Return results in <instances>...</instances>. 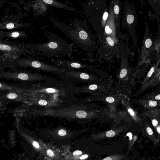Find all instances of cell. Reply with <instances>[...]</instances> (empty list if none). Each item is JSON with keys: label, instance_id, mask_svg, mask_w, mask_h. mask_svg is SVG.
<instances>
[{"label": "cell", "instance_id": "9c48e42d", "mask_svg": "<svg viewBox=\"0 0 160 160\" xmlns=\"http://www.w3.org/2000/svg\"><path fill=\"white\" fill-rule=\"evenodd\" d=\"M51 62L54 65L56 66L73 70L87 69L95 72L101 75L100 72L93 66L85 64L80 62L72 60H62L60 59L53 60H52Z\"/></svg>", "mask_w": 160, "mask_h": 160}, {"label": "cell", "instance_id": "7c38bea8", "mask_svg": "<svg viewBox=\"0 0 160 160\" xmlns=\"http://www.w3.org/2000/svg\"><path fill=\"white\" fill-rule=\"evenodd\" d=\"M38 1L40 2L41 3L45 4V5H48L51 6L77 12L83 14L84 15V12L75 9L74 8L69 7L67 5L60 3L57 1L54 0H41Z\"/></svg>", "mask_w": 160, "mask_h": 160}, {"label": "cell", "instance_id": "8fae6325", "mask_svg": "<svg viewBox=\"0 0 160 160\" xmlns=\"http://www.w3.org/2000/svg\"><path fill=\"white\" fill-rule=\"evenodd\" d=\"M109 15L105 28L104 37H110L117 44L115 22L112 3H110L109 6Z\"/></svg>", "mask_w": 160, "mask_h": 160}, {"label": "cell", "instance_id": "484cf974", "mask_svg": "<svg viewBox=\"0 0 160 160\" xmlns=\"http://www.w3.org/2000/svg\"><path fill=\"white\" fill-rule=\"evenodd\" d=\"M18 95L17 94L15 93H10L7 95V98L10 100H14L17 98Z\"/></svg>", "mask_w": 160, "mask_h": 160}, {"label": "cell", "instance_id": "e575fe53", "mask_svg": "<svg viewBox=\"0 0 160 160\" xmlns=\"http://www.w3.org/2000/svg\"><path fill=\"white\" fill-rule=\"evenodd\" d=\"M20 34L18 32H13L12 33V34L11 35L14 38H17L19 36Z\"/></svg>", "mask_w": 160, "mask_h": 160}, {"label": "cell", "instance_id": "3957f363", "mask_svg": "<svg viewBox=\"0 0 160 160\" xmlns=\"http://www.w3.org/2000/svg\"><path fill=\"white\" fill-rule=\"evenodd\" d=\"M48 18L54 25L68 36L75 44L90 52L95 50V37L89 30L86 20L75 19L71 26L59 21L52 16Z\"/></svg>", "mask_w": 160, "mask_h": 160}, {"label": "cell", "instance_id": "7a4b0ae2", "mask_svg": "<svg viewBox=\"0 0 160 160\" xmlns=\"http://www.w3.org/2000/svg\"><path fill=\"white\" fill-rule=\"evenodd\" d=\"M31 114L36 117H50L76 121L80 123L89 122L97 118L99 114L93 104L82 103L77 100L66 104L50 108L35 109Z\"/></svg>", "mask_w": 160, "mask_h": 160}, {"label": "cell", "instance_id": "d4e9b609", "mask_svg": "<svg viewBox=\"0 0 160 160\" xmlns=\"http://www.w3.org/2000/svg\"><path fill=\"white\" fill-rule=\"evenodd\" d=\"M138 138L137 136L135 135L133 137V138L132 139V140L130 142V144L129 145V148L128 150L127 153V155L126 157V160H127V157L130 151V150H131V148L132 147L133 145H134V144L136 140Z\"/></svg>", "mask_w": 160, "mask_h": 160}, {"label": "cell", "instance_id": "836d02e7", "mask_svg": "<svg viewBox=\"0 0 160 160\" xmlns=\"http://www.w3.org/2000/svg\"><path fill=\"white\" fill-rule=\"evenodd\" d=\"M155 130L156 131L158 135L159 140L160 138V125H159L158 126H157L156 127V128Z\"/></svg>", "mask_w": 160, "mask_h": 160}, {"label": "cell", "instance_id": "74e56055", "mask_svg": "<svg viewBox=\"0 0 160 160\" xmlns=\"http://www.w3.org/2000/svg\"></svg>", "mask_w": 160, "mask_h": 160}, {"label": "cell", "instance_id": "d590c367", "mask_svg": "<svg viewBox=\"0 0 160 160\" xmlns=\"http://www.w3.org/2000/svg\"><path fill=\"white\" fill-rule=\"evenodd\" d=\"M127 136H128L130 137V142L132 140V139H133V135L130 132H129L127 134Z\"/></svg>", "mask_w": 160, "mask_h": 160}, {"label": "cell", "instance_id": "603a6c76", "mask_svg": "<svg viewBox=\"0 0 160 160\" xmlns=\"http://www.w3.org/2000/svg\"><path fill=\"white\" fill-rule=\"evenodd\" d=\"M125 157L124 155H114L100 160H121L124 158Z\"/></svg>", "mask_w": 160, "mask_h": 160}, {"label": "cell", "instance_id": "8992f818", "mask_svg": "<svg viewBox=\"0 0 160 160\" xmlns=\"http://www.w3.org/2000/svg\"><path fill=\"white\" fill-rule=\"evenodd\" d=\"M59 76L63 80L76 83L87 84L99 83L103 82L102 79L96 75L75 70L64 69Z\"/></svg>", "mask_w": 160, "mask_h": 160}, {"label": "cell", "instance_id": "cb8c5ba5", "mask_svg": "<svg viewBox=\"0 0 160 160\" xmlns=\"http://www.w3.org/2000/svg\"><path fill=\"white\" fill-rule=\"evenodd\" d=\"M0 90H15V91L19 90L17 88L5 84L0 83Z\"/></svg>", "mask_w": 160, "mask_h": 160}, {"label": "cell", "instance_id": "1f68e13d", "mask_svg": "<svg viewBox=\"0 0 160 160\" xmlns=\"http://www.w3.org/2000/svg\"><path fill=\"white\" fill-rule=\"evenodd\" d=\"M47 154L51 158L53 157L54 156V153L51 150H49L47 151Z\"/></svg>", "mask_w": 160, "mask_h": 160}, {"label": "cell", "instance_id": "d6986e66", "mask_svg": "<svg viewBox=\"0 0 160 160\" xmlns=\"http://www.w3.org/2000/svg\"><path fill=\"white\" fill-rule=\"evenodd\" d=\"M122 104L124 106L128 113L132 118L134 120L139 123H140L141 121L139 117L130 104L127 101L124 100H122Z\"/></svg>", "mask_w": 160, "mask_h": 160}, {"label": "cell", "instance_id": "277c9868", "mask_svg": "<svg viewBox=\"0 0 160 160\" xmlns=\"http://www.w3.org/2000/svg\"><path fill=\"white\" fill-rule=\"evenodd\" d=\"M84 15L96 32L99 43L104 37L105 28L109 15L106 3L105 1L96 0L85 6Z\"/></svg>", "mask_w": 160, "mask_h": 160}, {"label": "cell", "instance_id": "2e32d148", "mask_svg": "<svg viewBox=\"0 0 160 160\" xmlns=\"http://www.w3.org/2000/svg\"><path fill=\"white\" fill-rule=\"evenodd\" d=\"M126 129V126L120 127L114 130H110L102 132L97 135L98 139L106 138H112L117 135L120 133L124 131Z\"/></svg>", "mask_w": 160, "mask_h": 160}, {"label": "cell", "instance_id": "6da1fadb", "mask_svg": "<svg viewBox=\"0 0 160 160\" xmlns=\"http://www.w3.org/2000/svg\"><path fill=\"white\" fill-rule=\"evenodd\" d=\"M40 82L30 89L26 90V92L32 96V100H47L56 107L76 101L74 94L76 83L54 78Z\"/></svg>", "mask_w": 160, "mask_h": 160}, {"label": "cell", "instance_id": "52a82bcc", "mask_svg": "<svg viewBox=\"0 0 160 160\" xmlns=\"http://www.w3.org/2000/svg\"><path fill=\"white\" fill-rule=\"evenodd\" d=\"M0 78L19 80L26 82L42 81L50 80L54 78L39 73L4 72L0 74Z\"/></svg>", "mask_w": 160, "mask_h": 160}, {"label": "cell", "instance_id": "44dd1931", "mask_svg": "<svg viewBox=\"0 0 160 160\" xmlns=\"http://www.w3.org/2000/svg\"><path fill=\"white\" fill-rule=\"evenodd\" d=\"M100 100L109 103L115 104L117 102H118L119 99L117 96L112 95L104 96L103 99H101L99 100Z\"/></svg>", "mask_w": 160, "mask_h": 160}, {"label": "cell", "instance_id": "5bb4252c", "mask_svg": "<svg viewBox=\"0 0 160 160\" xmlns=\"http://www.w3.org/2000/svg\"><path fill=\"white\" fill-rule=\"evenodd\" d=\"M132 101L137 105H140L146 109H151L156 107H159L160 102L149 99L143 98L139 99H133Z\"/></svg>", "mask_w": 160, "mask_h": 160}, {"label": "cell", "instance_id": "9a60e30c", "mask_svg": "<svg viewBox=\"0 0 160 160\" xmlns=\"http://www.w3.org/2000/svg\"><path fill=\"white\" fill-rule=\"evenodd\" d=\"M115 22L116 33H120V19L121 5L119 1L113 0L112 2Z\"/></svg>", "mask_w": 160, "mask_h": 160}, {"label": "cell", "instance_id": "8d00e7d4", "mask_svg": "<svg viewBox=\"0 0 160 160\" xmlns=\"http://www.w3.org/2000/svg\"><path fill=\"white\" fill-rule=\"evenodd\" d=\"M88 156L87 155H83L81 157L80 159L81 160L85 159H87L88 157Z\"/></svg>", "mask_w": 160, "mask_h": 160}, {"label": "cell", "instance_id": "4fadbf2b", "mask_svg": "<svg viewBox=\"0 0 160 160\" xmlns=\"http://www.w3.org/2000/svg\"><path fill=\"white\" fill-rule=\"evenodd\" d=\"M160 81V72L159 71V72H157L156 73L153 77L150 80H149L144 85L141 86L140 90L135 94L134 95V96H136L137 95L141 93H142L148 89L149 88L151 87L155 86L159 84Z\"/></svg>", "mask_w": 160, "mask_h": 160}, {"label": "cell", "instance_id": "30bf717a", "mask_svg": "<svg viewBox=\"0 0 160 160\" xmlns=\"http://www.w3.org/2000/svg\"><path fill=\"white\" fill-rule=\"evenodd\" d=\"M104 82L99 83L87 84L80 87L76 86L74 90V95L75 96L82 93L90 94L92 96L101 94V92L108 89L109 85L108 83Z\"/></svg>", "mask_w": 160, "mask_h": 160}, {"label": "cell", "instance_id": "f1b7e54d", "mask_svg": "<svg viewBox=\"0 0 160 160\" xmlns=\"http://www.w3.org/2000/svg\"><path fill=\"white\" fill-rule=\"evenodd\" d=\"M66 130L64 129H61L58 130V134L60 136H64L66 135Z\"/></svg>", "mask_w": 160, "mask_h": 160}, {"label": "cell", "instance_id": "7402d4cb", "mask_svg": "<svg viewBox=\"0 0 160 160\" xmlns=\"http://www.w3.org/2000/svg\"><path fill=\"white\" fill-rule=\"evenodd\" d=\"M155 70V66H153L150 69L149 71L144 79L142 82L141 83V86L144 85L149 80L154 73Z\"/></svg>", "mask_w": 160, "mask_h": 160}, {"label": "cell", "instance_id": "d6a6232c", "mask_svg": "<svg viewBox=\"0 0 160 160\" xmlns=\"http://www.w3.org/2000/svg\"><path fill=\"white\" fill-rule=\"evenodd\" d=\"M82 153L80 151L77 150L74 152L73 153V155L75 156H77L80 155H82Z\"/></svg>", "mask_w": 160, "mask_h": 160}, {"label": "cell", "instance_id": "4316f807", "mask_svg": "<svg viewBox=\"0 0 160 160\" xmlns=\"http://www.w3.org/2000/svg\"><path fill=\"white\" fill-rule=\"evenodd\" d=\"M152 41L151 39L150 38L147 39L145 42V46L147 48H149L152 45Z\"/></svg>", "mask_w": 160, "mask_h": 160}, {"label": "cell", "instance_id": "4dcf8cb0", "mask_svg": "<svg viewBox=\"0 0 160 160\" xmlns=\"http://www.w3.org/2000/svg\"><path fill=\"white\" fill-rule=\"evenodd\" d=\"M32 145L36 149L39 148L40 147V145L36 141H33L32 143Z\"/></svg>", "mask_w": 160, "mask_h": 160}, {"label": "cell", "instance_id": "ffe728a7", "mask_svg": "<svg viewBox=\"0 0 160 160\" xmlns=\"http://www.w3.org/2000/svg\"><path fill=\"white\" fill-rule=\"evenodd\" d=\"M143 98L149 99L160 102V89L157 90L147 95H146L143 97Z\"/></svg>", "mask_w": 160, "mask_h": 160}, {"label": "cell", "instance_id": "ac0fdd59", "mask_svg": "<svg viewBox=\"0 0 160 160\" xmlns=\"http://www.w3.org/2000/svg\"><path fill=\"white\" fill-rule=\"evenodd\" d=\"M129 67L126 61H123L121 65L119 78L121 81H125L129 79L130 74Z\"/></svg>", "mask_w": 160, "mask_h": 160}, {"label": "cell", "instance_id": "e0dca14e", "mask_svg": "<svg viewBox=\"0 0 160 160\" xmlns=\"http://www.w3.org/2000/svg\"><path fill=\"white\" fill-rule=\"evenodd\" d=\"M143 130L146 136L154 144L157 143L158 142L154 133L153 130L150 125L148 120L145 121L143 124Z\"/></svg>", "mask_w": 160, "mask_h": 160}, {"label": "cell", "instance_id": "83f0119b", "mask_svg": "<svg viewBox=\"0 0 160 160\" xmlns=\"http://www.w3.org/2000/svg\"><path fill=\"white\" fill-rule=\"evenodd\" d=\"M11 49L9 46L4 45H0V50H10Z\"/></svg>", "mask_w": 160, "mask_h": 160}, {"label": "cell", "instance_id": "f546056e", "mask_svg": "<svg viewBox=\"0 0 160 160\" xmlns=\"http://www.w3.org/2000/svg\"><path fill=\"white\" fill-rule=\"evenodd\" d=\"M15 27V25L13 23H10L6 25V28L9 29H11L14 28Z\"/></svg>", "mask_w": 160, "mask_h": 160}, {"label": "cell", "instance_id": "5b68a950", "mask_svg": "<svg viewBox=\"0 0 160 160\" xmlns=\"http://www.w3.org/2000/svg\"><path fill=\"white\" fill-rule=\"evenodd\" d=\"M48 41L41 44H33L29 48L44 56H56L72 54L75 52L70 45L57 35L50 32L44 31Z\"/></svg>", "mask_w": 160, "mask_h": 160}, {"label": "cell", "instance_id": "ba28073f", "mask_svg": "<svg viewBox=\"0 0 160 160\" xmlns=\"http://www.w3.org/2000/svg\"><path fill=\"white\" fill-rule=\"evenodd\" d=\"M124 10L122 20L124 23V25L127 28L135 43L137 40L136 37H135V31L136 26L137 25V20L135 8L127 2L125 3Z\"/></svg>", "mask_w": 160, "mask_h": 160}]
</instances>
